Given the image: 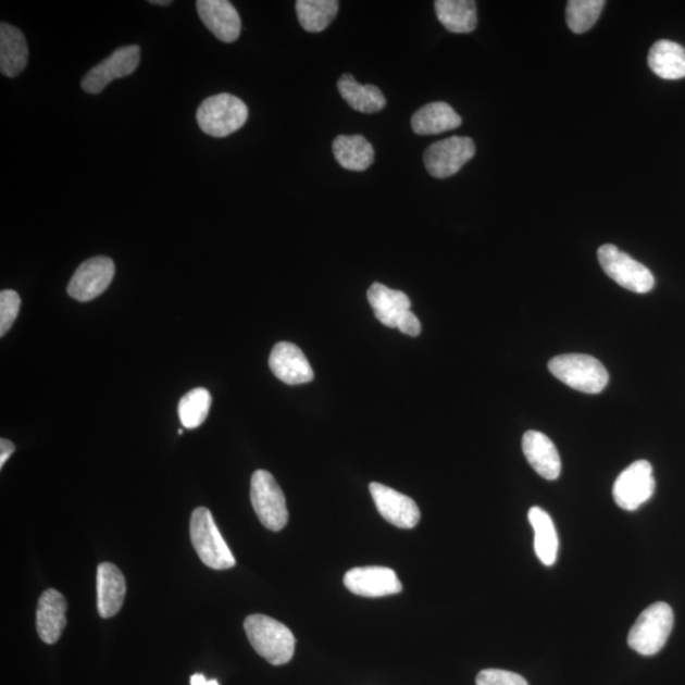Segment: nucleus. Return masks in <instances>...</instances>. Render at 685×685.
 <instances>
[{
  "label": "nucleus",
  "mask_w": 685,
  "mask_h": 685,
  "mask_svg": "<svg viewBox=\"0 0 685 685\" xmlns=\"http://www.w3.org/2000/svg\"><path fill=\"white\" fill-rule=\"evenodd\" d=\"M674 626V613L672 607L659 601L638 615L632 626L627 643L644 657L658 653L665 646Z\"/></svg>",
  "instance_id": "nucleus-4"
},
{
  "label": "nucleus",
  "mask_w": 685,
  "mask_h": 685,
  "mask_svg": "<svg viewBox=\"0 0 685 685\" xmlns=\"http://www.w3.org/2000/svg\"><path fill=\"white\" fill-rule=\"evenodd\" d=\"M249 116L248 107L233 95H216L204 99L197 110L198 126L212 137H226L240 129Z\"/></svg>",
  "instance_id": "nucleus-5"
},
{
  "label": "nucleus",
  "mask_w": 685,
  "mask_h": 685,
  "mask_svg": "<svg viewBox=\"0 0 685 685\" xmlns=\"http://www.w3.org/2000/svg\"><path fill=\"white\" fill-rule=\"evenodd\" d=\"M140 64V46L129 45L113 51L109 58L91 68L82 80L86 94L98 95L114 79L132 75Z\"/></svg>",
  "instance_id": "nucleus-10"
},
{
  "label": "nucleus",
  "mask_w": 685,
  "mask_h": 685,
  "mask_svg": "<svg viewBox=\"0 0 685 685\" xmlns=\"http://www.w3.org/2000/svg\"><path fill=\"white\" fill-rule=\"evenodd\" d=\"M548 370L561 383L584 394L603 391L609 381L605 365L588 354L555 357L548 362Z\"/></svg>",
  "instance_id": "nucleus-2"
},
{
  "label": "nucleus",
  "mask_w": 685,
  "mask_h": 685,
  "mask_svg": "<svg viewBox=\"0 0 685 685\" xmlns=\"http://www.w3.org/2000/svg\"><path fill=\"white\" fill-rule=\"evenodd\" d=\"M338 90L342 99L353 110L362 113H376L383 111L386 98L376 86H362L353 75L345 74L338 82Z\"/></svg>",
  "instance_id": "nucleus-24"
},
{
  "label": "nucleus",
  "mask_w": 685,
  "mask_h": 685,
  "mask_svg": "<svg viewBox=\"0 0 685 685\" xmlns=\"http://www.w3.org/2000/svg\"><path fill=\"white\" fill-rule=\"evenodd\" d=\"M15 451V446L11 440L5 438L0 439V469H3L4 463Z\"/></svg>",
  "instance_id": "nucleus-32"
},
{
  "label": "nucleus",
  "mask_w": 685,
  "mask_h": 685,
  "mask_svg": "<svg viewBox=\"0 0 685 685\" xmlns=\"http://www.w3.org/2000/svg\"><path fill=\"white\" fill-rule=\"evenodd\" d=\"M114 263L109 257H95L83 262L67 285V294L76 301L87 302L102 295L114 277Z\"/></svg>",
  "instance_id": "nucleus-11"
},
{
  "label": "nucleus",
  "mask_w": 685,
  "mask_h": 685,
  "mask_svg": "<svg viewBox=\"0 0 685 685\" xmlns=\"http://www.w3.org/2000/svg\"><path fill=\"white\" fill-rule=\"evenodd\" d=\"M655 478L649 461L639 460L621 472L613 485L615 505L628 512H634L649 501L653 495Z\"/></svg>",
  "instance_id": "nucleus-9"
},
{
  "label": "nucleus",
  "mask_w": 685,
  "mask_h": 685,
  "mask_svg": "<svg viewBox=\"0 0 685 685\" xmlns=\"http://www.w3.org/2000/svg\"><path fill=\"white\" fill-rule=\"evenodd\" d=\"M250 499L258 520L273 532L282 531L288 522L284 491L269 471L258 470L251 476Z\"/></svg>",
  "instance_id": "nucleus-6"
},
{
  "label": "nucleus",
  "mask_w": 685,
  "mask_h": 685,
  "mask_svg": "<svg viewBox=\"0 0 685 685\" xmlns=\"http://www.w3.org/2000/svg\"><path fill=\"white\" fill-rule=\"evenodd\" d=\"M244 630L253 649L272 665H284L295 653V636L284 623L272 616L253 614L247 616Z\"/></svg>",
  "instance_id": "nucleus-1"
},
{
  "label": "nucleus",
  "mask_w": 685,
  "mask_h": 685,
  "mask_svg": "<svg viewBox=\"0 0 685 685\" xmlns=\"http://www.w3.org/2000/svg\"><path fill=\"white\" fill-rule=\"evenodd\" d=\"M211 395L205 388L197 387L188 391L178 403V415L185 428H198L209 416Z\"/></svg>",
  "instance_id": "nucleus-28"
},
{
  "label": "nucleus",
  "mask_w": 685,
  "mask_h": 685,
  "mask_svg": "<svg viewBox=\"0 0 685 685\" xmlns=\"http://www.w3.org/2000/svg\"><path fill=\"white\" fill-rule=\"evenodd\" d=\"M190 540L198 558L213 570H227L235 566L231 548L217 528L208 508L200 507L190 516Z\"/></svg>",
  "instance_id": "nucleus-3"
},
{
  "label": "nucleus",
  "mask_w": 685,
  "mask_h": 685,
  "mask_svg": "<svg viewBox=\"0 0 685 685\" xmlns=\"http://www.w3.org/2000/svg\"><path fill=\"white\" fill-rule=\"evenodd\" d=\"M342 583L349 591L365 598L394 596L402 591V584L395 571L383 566L349 570Z\"/></svg>",
  "instance_id": "nucleus-12"
},
{
  "label": "nucleus",
  "mask_w": 685,
  "mask_h": 685,
  "mask_svg": "<svg viewBox=\"0 0 685 685\" xmlns=\"http://www.w3.org/2000/svg\"><path fill=\"white\" fill-rule=\"evenodd\" d=\"M126 581L121 570L110 562H103L97 570V607L102 619H112L124 605Z\"/></svg>",
  "instance_id": "nucleus-17"
},
{
  "label": "nucleus",
  "mask_w": 685,
  "mask_h": 685,
  "mask_svg": "<svg viewBox=\"0 0 685 685\" xmlns=\"http://www.w3.org/2000/svg\"><path fill=\"white\" fill-rule=\"evenodd\" d=\"M647 63L662 79L685 78V50L680 43L669 40L655 42L647 57Z\"/></svg>",
  "instance_id": "nucleus-23"
},
{
  "label": "nucleus",
  "mask_w": 685,
  "mask_h": 685,
  "mask_svg": "<svg viewBox=\"0 0 685 685\" xmlns=\"http://www.w3.org/2000/svg\"><path fill=\"white\" fill-rule=\"evenodd\" d=\"M528 520L535 531V551L546 566H552L558 559L559 537L551 516L539 507L530 509Z\"/></svg>",
  "instance_id": "nucleus-26"
},
{
  "label": "nucleus",
  "mask_w": 685,
  "mask_h": 685,
  "mask_svg": "<svg viewBox=\"0 0 685 685\" xmlns=\"http://www.w3.org/2000/svg\"><path fill=\"white\" fill-rule=\"evenodd\" d=\"M370 493L379 515L395 527L411 530L421 521V510L407 495L378 483L370 484Z\"/></svg>",
  "instance_id": "nucleus-13"
},
{
  "label": "nucleus",
  "mask_w": 685,
  "mask_h": 685,
  "mask_svg": "<svg viewBox=\"0 0 685 685\" xmlns=\"http://www.w3.org/2000/svg\"><path fill=\"white\" fill-rule=\"evenodd\" d=\"M273 375L287 385H302L314 379V371L302 350L288 341H279L270 356Z\"/></svg>",
  "instance_id": "nucleus-14"
},
{
  "label": "nucleus",
  "mask_w": 685,
  "mask_h": 685,
  "mask_svg": "<svg viewBox=\"0 0 685 685\" xmlns=\"http://www.w3.org/2000/svg\"><path fill=\"white\" fill-rule=\"evenodd\" d=\"M66 600L60 591L48 589L38 600L36 627L45 644H57L66 626Z\"/></svg>",
  "instance_id": "nucleus-16"
},
{
  "label": "nucleus",
  "mask_w": 685,
  "mask_h": 685,
  "mask_svg": "<svg viewBox=\"0 0 685 685\" xmlns=\"http://www.w3.org/2000/svg\"><path fill=\"white\" fill-rule=\"evenodd\" d=\"M28 63V46L22 30L8 23L0 25V72L15 78Z\"/></svg>",
  "instance_id": "nucleus-20"
},
{
  "label": "nucleus",
  "mask_w": 685,
  "mask_h": 685,
  "mask_svg": "<svg viewBox=\"0 0 685 685\" xmlns=\"http://www.w3.org/2000/svg\"><path fill=\"white\" fill-rule=\"evenodd\" d=\"M151 4H155V5H170L172 4V2H170V0H155V2H150Z\"/></svg>",
  "instance_id": "nucleus-34"
},
{
  "label": "nucleus",
  "mask_w": 685,
  "mask_h": 685,
  "mask_svg": "<svg viewBox=\"0 0 685 685\" xmlns=\"http://www.w3.org/2000/svg\"><path fill=\"white\" fill-rule=\"evenodd\" d=\"M522 448L533 470L546 479L559 478L561 460L558 448L544 433L530 431L524 434Z\"/></svg>",
  "instance_id": "nucleus-18"
},
{
  "label": "nucleus",
  "mask_w": 685,
  "mask_h": 685,
  "mask_svg": "<svg viewBox=\"0 0 685 685\" xmlns=\"http://www.w3.org/2000/svg\"><path fill=\"white\" fill-rule=\"evenodd\" d=\"M335 159L341 167L352 172L368 171L375 159V150L362 135H340L333 142Z\"/></svg>",
  "instance_id": "nucleus-22"
},
{
  "label": "nucleus",
  "mask_w": 685,
  "mask_h": 685,
  "mask_svg": "<svg viewBox=\"0 0 685 685\" xmlns=\"http://www.w3.org/2000/svg\"><path fill=\"white\" fill-rule=\"evenodd\" d=\"M21 308V297L12 289H4L0 292V335L4 337L5 333L11 329L18 316Z\"/></svg>",
  "instance_id": "nucleus-30"
},
{
  "label": "nucleus",
  "mask_w": 685,
  "mask_h": 685,
  "mask_svg": "<svg viewBox=\"0 0 685 685\" xmlns=\"http://www.w3.org/2000/svg\"><path fill=\"white\" fill-rule=\"evenodd\" d=\"M368 299L378 322L396 329L411 311V301L407 294L388 288L378 282L370 287Z\"/></svg>",
  "instance_id": "nucleus-19"
},
{
  "label": "nucleus",
  "mask_w": 685,
  "mask_h": 685,
  "mask_svg": "<svg viewBox=\"0 0 685 685\" xmlns=\"http://www.w3.org/2000/svg\"><path fill=\"white\" fill-rule=\"evenodd\" d=\"M434 10L449 33L470 34L476 28V3L472 0H437Z\"/></svg>",
  "instance_id": "nucleus-25"
},
{
  "label": "nucleus",
  "mask_w": 685,
  "mask_h": 685,
  "mask_svg": "<svg viewBox=\"0 0 685 685\" xmlns=\"http://www.w3.org/2000/svg\"><path fill=\"white\" fill-rule=\"evenodd\" d=\"M605 5V0H570L566 5L569 28L577 35L588 33L596 25Z\"/></svg>",
  "instance_id": "nucleus-29"
},
{
  "label": "nucleus",
  "mask_w": 685,
  "mask_h": 685,
  "mask_svg": "<svg viewBox=\"0 0 685 685\" xmlns=\"http://www.w3.org/2000/svg\"><path fill=\"white\" fill-rule=\"evenodd\" d=\"M190 685H220L217 681H208L202 674H195L190 677Z\"/></svg>",
  "instance_id": "nucleus-33"
},
{
  "label": "nucleus",
  "mask_w": 685,
  "mask_h": 685,
  "mask_svg": "<svg viewBox=\"0 0 685 685\" xmlns=\"http://www.w3.org/2000/svg\"><path fill=\"white\" fill-rule=\"evenodd\" d=\"M598 261L607 276L628 291L647 294L655 285L652 273L647 266L612 244H606L598 249Z\"/></svg>",
  "instance_id": "nucleus-7"
},
{
  "label": "nucleus",
  "mask_w": 685,
  "mask_h": 685,
  "mask_svg": "<svg viewBox=\"0 0 685 685\" xmlns=\"http://www.w3.org/2000/svg\"><path fill=\"white\" fill-rule=\"evenodd\" d=\"M198 15L220 41L231 43L238 40L241 20L235 7L227 0H198Z\"/></svg>",
  "instance_id": "nucleus-15"
},
{
  "label": "nucleus",
  "mask_w": 685,
  "mask_h": 685,
  "mask_svg": "<svg viewBox=\"0 0 685 685\" xmlns=\"http://www.w3.org/2000/svg\"><path fill=\"white\" fill-rule=\"evenodd\" d=\"M475 154V142L470 137L453 136L432 144L424 152V164L432 177L445 179L459 173Z\"/></svg>",
  "instance_id": "nucleus-8"
},
{
  "label": "nucleus",
  "mask_w": 685,
  "mask_h": 685,
  "mask_svg": "<svg viewBox=\"0 0 685 685\" xmlns=\"http://www.w3.org/2000/svg\"><path fill=\"white\" fill-rule=\"evenodd\" d=\"M339 10L337 0H299L296 2L297 18L308 33H322L331 25Z\"/></svg>",
  "instance_id": "nucleus-27"
},
{
  "label": "nucleus",
  "mask_w": 685,
  "mask_h": 685,
  "mask_svg": "<svg viewBox=\"0 0 685 685\" xmlns=\"http://www.w3.org/2000/svg\"><path fill=\"white\" fill-rule=\"evenodd\" d=\"M462 124L459 113L446 102H433L418 110L411 117V127L416 135L428 136L451 132Z\"/></svg>",
  "instance_id": "nucleus-21"
},
{
  "label": "nucleus",
  "mask_w": 685,
  "mask_h": 685,
  "mask_svg": "<svg viewBox=\"0 0 685 685\" xmlns=\"http://www.w3.org/2000/svg\"><path fill=\"white\" fill-rule=\"evenodd\" d=\"M476 685H530L520 674L501 669H486L476 677Z\"/></svg>",
  "instance_id": "nucleus-31"
}]
</instances>
